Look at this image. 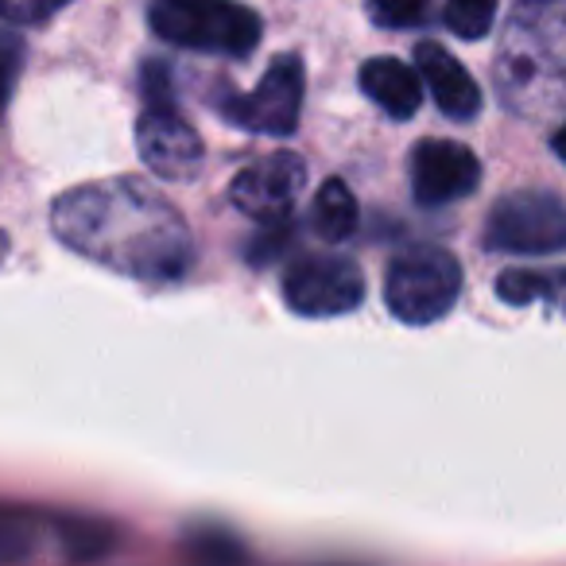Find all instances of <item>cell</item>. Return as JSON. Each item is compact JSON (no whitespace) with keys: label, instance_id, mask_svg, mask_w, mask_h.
Returning <instances> with one entry per match:
<instances>
[{"label":"cell","instance_id":"30bf717a","mask_svg":"<svg viewBox=\"0 0 566 566\" xmlns=\"http://www.w3.org/2000/svg\"><path fill=\"white\" fill-rule=\"evenodd\" d=\"M416 71L423 78V86L431 90L434 105H439L447 117L470 120L481 109V90L473 82V74L450 55L439 43H419L416 48Z\"/></svg>","mask_w":566,"mask_h":566},{"label":"cell","instance_id":"8992f818","mask_svg":"<svg viewBox=\"0 0 566 566\" xmlns=\"http://www.w3.org/2000/svg\"><path fill=\"white\" fill-rule=\"evenodd\" d=\"M303 63L295 55H283L268 66L260 86L249 97H229L221 109L233 125L264 136H292L303 113Z\"/></svg>","mask_w":566,"mask_h":566},{"label":"cell","instance_id":"ffe728a7","mask_svg":"<svg viewBox=\"0 0 566 566\" xmlns=\"http://www.w3.org/2000/svg\"><path fill=\"white\" fill-rule=\"evenodd\" d=\"M20 59H24V48L12 32H0V105L9 97L12 82H17V71H20Z\"/></svg>","mask_w":566,"mask_h":566},{"label":"cell","instance_id":"6da1fadb","mask_svg":"<svg viewBox=\"0 0 566 566\" xmlns=\"http://www.w3.org/2000/svg\"><path fill=\"white\" fill-rule=\"evenodd\" d=\"M51 226L66 249L133 280H179L195 256L182 213L144 179H102L66 190L51 210Z\"/></svg>","mask_w":566,"mask_h":566},{"label":"cell","instance_id":"7a4b0ae2","mask_svg":"<svg viewBox=\"0 0 566 566\" xmlns=\"http://www.w3.org/2000/svg\"><path fill=\"white\" fill-rule=\"evenodd\" d=\"M148 24L159 40L210 55H249L260 43V17L237 0H151Z\"/></svg>","mask_w":566,"mask_h":566},{"label":"cell","instance_id":"9a60e30c","mask_svg":"<svg viewBox=\"0 0 566 566\" xmlns=\"http://www.w3.org/2000/svg\"><path fill=\"white\" fill-rule=\"evenodd\" d=\"M190 558H195L198 566H241L244 551L233 535L202 532V535H190Z\"/></svg>","mask_w":566,"mask_h":566},{"label":"cell","instance_id":"e0dca14e","mask_svg":"<svg viewBox=\"0 0 566 566\" xmlns=\"http://www.w3.org/2000/svg\"><path fill=\"white\" fill-rule=\"evenodd\" d=\"M32 524L17 512H0V563H17L32 551Z\"/></svg>","mask_w":566,"mask_h":566},{"label":"cell","instance_id":"3957f363","mask_svg":"<svg viewBox=\"0 0 566 566\" xmlns=\"http://www.w3.org/2000/svg\"><path fill=\"white\" fill-rule=\"evenodd\" d=\"M462 295V268L447 249L419 244L392 260L385 280V300L400 323L427 326L450 315Z\"/></svg>","mask_w":566,"mask_h":566},{"label":"cell","instance_id":"2e32d148","mask_svg":"<svg viewBox=\"0 0 566 566\" xmlns=\"http://www.w3.org/2000/svg\"><path fill=\"white\" fill-rule=\"evenodd\" d=\"M377 28H416L431 12V0H365Z\"/></svg>","mask_w":566,"mask_h":566},{"label":"cell","instance_id":"ba28073f","mask_svg":"<svg viewBox=\"0 0 566 566\" xmlns=\"http://www.w3.org/2000/svg\"><path fill=\"white\" fill-rule=\"evenodd\" d=\"M136 151L144 167H151L164 179H190L202 167V140L187 120L175 113V105H148L136 125Z\"/></svg>","mask_w":566,"mask_h":566},{"label":"cell","instance_id":"603a6c76","mask_svg":"<svg viewBox=\"0 0 566 566\" xmlns=\"http://www.w3.org/2000/svg\"><path fill=\"white\" fill-rule=\"evenodd\" d=\"M0 252H4V237H0Z\"/></svg>","mask_w":566,"mask_h":566},{"label":"cell","instance_id":"8fae6325","mask_svg":"<svg viewBox=\"0 0 566 566\" xmlns=\"http://www.w3.org/2000/svg\"><path fill=\"white\" fill-rule=\"evenodd\" d=\"M361 90L396 120H408L423 105V78L400 59H369L361 66Z\"/></svg>","mask_w":566,"mask_h":566},{"label":"cell","instance_id":"5b68a950","mask_svg":"<svg viewBox=\"0 0 566 566\" xmlns=\"http://www.w3.org/2000/svg\"><path fill=\"white\" fill-rule=\"evenodd\" d=\"M283 300L307 318L349 315L365 300L361 268L346 256H331V252L303 256L283 272Z\"/></svg>","mask_w":566,"mask_h":566},{"label":"cell","instance_id":"ac0fdd59","mask_svg":"<svg viewBox=\"0 0 566 566\" xmlns=\"http://www.w3.org/2000/svg\"><path fill=\"white\" fill-rule=\"evenodd\" d=\"M63 539L78 558H94V555H102V551L109 547V532H105V527H97L94 520H66Z\"/></svg>","mask_w":566,"mask_h":566},{"label":"cell","instance_id":"7c38bea8","mask_svg":"<svg viewBox=\"0 0 566 566\" xmlns=\"http://www.w3.org/2000/svg\"><path fill=\"white\" fill-rule=\"evenodd\" d=\"M496 292L512 307L547 303V307L566 311V268H509L496 280Z\"/></svg>","mask_w":566,"mask_h":566},{"label":"cell","instance_id":"277c9868","mask_svg":"<svg viewBox=\"0 0 566 566\" xmlns=\"http://www.w3.org/2000/svg\"><path fill=\"white\" fill-rule=\"evenodd\" d=\"M489 249L509 256H555L566 252V202L547 190H516L493 206L485 221Z\"/></svg>","mask_w":566,"mask_h":566},{"label":"cell","instance_id":"d6986e66","mask_svg":"<svg viewBox=\"0 0 566 566\" xmlns=\"http://www.w3.org/2000/svg\"><path fill=\"white\" fill-rule=\"evenodd\" d=\"M71 0H0V20L9 24H40L51 12L66 9Z\"/></svg>","mask_w":566,"mask_h":566},{"label":"cell","instance_id":"44dd1931","mask_svg":"<svg viewBox=\"0 0 566 566\" xmlns=\"http://www.w3.org/2000/svg\"><path fill=\"white\" fill-rule=\"evenodd\" d=\"M144 102L148 105H175V97H171V78H167V66H159V63H148L144 66Z\"/></svg>","mask_w":566,"mask_h":566},{"label":"cell","instance_id":"4fadbf2b","mask_svg":"<svg viewBox=\"0 0 566 566\" xmlns=\"http://www.w3.org/2000/svg\"><path fill=\"white\" fill-rule=\"evenodd\" d=\"M357 218H361V213H357L354 190L342 179L323 182V190L315 195V206H311V221H315L318 237H326V241H346V237H354Z\"/></svg>","mask_w":566,"mask_h":566},{"label":"cell","instance_id":"7402d4cb","mask_svg":"<svg viewBox=\"0 0 566 566\" xmlns=\"http://www.w3.org/2000/svg\"><path fill=\"white\" fill-rule=\"evenodd\" d=\"M555 156H558V159H566V125L555 133Z\"/></svg>","mask_w":566,"mask_h":566},{"label":"cell","instance_id":"9c48e42d","mask_svg":"<svg viewBox=\"0 0 566 566\" xmlns=\"http://www.w3.org/2000/svg\"><path fill=\"white\" fill-rule=\"evenodd\" d=\"M481 179V164L458 140H423L411 156V190L423 206H447L465 198Z\"/></svg>","mask_w":566,"mask_h":566},{"label":"cell","instance_id":"52a82bcc","mask_svg":"<svg viewBox=\"0 0 566 566\" xmlns=\"http://www.w3.org/2000/svg\"><path fill=\"white\" fill-rule=\"evenodd\" d=\"M307 187V164L295 151H275L244 167L229 187V198L241 213L256 221H283L292 213L295 198Z\"/></svg>","mask_w":566,"mask_h":566},{"label":"cell","instance_id":"5bb4252c","mask_svg":"<svg viewBox=\"0 0 566 566\" xmlns=\"http://www.w3.org/2000/svg\"><path fill=\"white\" fill-rule=\"evenodd\" d=\"M496 0H447V28L462 40H481L493 28Z\"/></svg>","mask_w":566,"mask_h":566}]
</instances>
